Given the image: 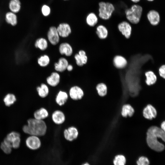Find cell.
<instances>
[{
  "label": "cell",
  "instance_id": "obj_1",
  "mask_svg": "<svg viewBox=\"0 0 165 165\" xmlns=\"http://www.w3.org/2000/svg\"><path fill=\"white\" fill-rule=\"evenodd\" d=\"M160 138L165 141L164 131L156 126H152L149 128L147 132L146 141L151 149L158 152L164 150V145L158 141Z\"/></svg>",
  "mask_w": 165,
  "mask_h": 165
},
{
  "label": "cell",
  "instance_id": "obj_2",
  "mask_svg": "<svg viewBox=\"0 0 165 165\" xmlns=\"http://www.w3.org/2000/svg\"><path fill=\"white\" fill-rule=\"evenodd\" d=\"M27 122V124L23 127V130L25 133L37 136H42L46 134L47 127L43 120L30 119L28 120Z\"/></svg>",
  "mask_w": 165,
  "mask_h": 165
},
{
  "label": "cell",
  "instance_id": "obj_3",
  "mask_svg": "<svg viewBox=\"0 0 165 165\" xmlns=\"http://www.w3.org/2000/svg\"><path fill=\"white\" fill-rule=\"evenodd\" d=\"M143 8L141 6L135 4L125 11L126 17L131 23L138 24L140 21L142 15Z\"/></svg>",
  "mask_w": 165,
  "mask_h": 165
},
{
  "label": "cell",
  "instance_id": "obj_4",
  "mask_svg": "<svg viewBox=\"0 0 165 165\" xmlns=\"http://www.w3.org/2000/svg\"><path fill=\"white\" fill-rule=\"evenodd\" d=\"M99 14L100 18L105 20L109 19L115 10V7L111 3L101 2L99 3Z\"/></svg>",
  "mask_w": 165,
  "mask_h": 165
},
{
  "label": "cell",
  "instance_id": "obj_5",
  "mask_svg": "<svg viewBox=\"0 0 165 165\" xmlns=\"http://www.w3.org/2000/svg\"><path fill=\"white\" fill-rule=\"evenodd\" d=\"M4 139L11 145L13 148L17 149L20 146V135L18 132L14 131L10 132L8 134Z\"/></svg>",
  "mask_w": 165,
  "mask_h": 165
},
{
  "label": "cell",
  "instance_id": "obj_6",
  "mask_svg": "<svg viewBox=\"0 0 165 165\" xmlns=\"http://www.w3.org/2000/svg\"><path fill=\"white\" fill-rule=\"evenodd\" d=\"M119 31L127 38H130L131 34L132 27L128 22L123 21L119 23L117 25Z\"/></svg>",
  "mask_w": 165,
  "mask_h": 165
},
{
  "label": "cell",
  "instance_id": "obj_7",
  "mask_svg": "<svg viewBox=\"0 0 165 165\" xmlns=\"http://www.w3.org/2000/svg\"><path fill=\"white\" fill-rule=\"evenodd\" d=\"M47 36L50 43L53 45H57L60 41V36L56 27H50L48 31Z\"/></svg>",
  "mask_w": 165,
  "mask_h": 165
},
{
  "label": "cell",
  "instance_id": "obj_8",
  "mask_svg": "<svg viewBox=\"0 0 165 165\" xmlns=\"http://www.w3.org/2000/svg\"><path fill=\"white\" fill-rule=\"evenodd\" d=\"M27 146L30 149L35 150L38 149L41 145V142L38 136L31 135L26 140Z\"/></svg>",
  "mask_w": 165,
  "mask_h": 165
},
{
  "label": "cell",
  "instance_id": "obj_9",
  "mask_svg": "<svg viewBox=\"0 0 165 165\" xmlns=\"http://www.w3.org/2000/svg\"><path fill=\"white\" fill-rule=\"evenodd\" d=\"M148 20L150 24L153 26H156L160 22V16L159 13L155 10H150L147 14Z\"/></svg>",
  "mask_w": 165,
  "mask_h": 165
},
{
  "label": "cell",
  "instance_id": "obj_10",
  "mask_svg": "<svg viewBox=\"0 0 165 165\" xmlns=\"http://www.w3.org/2000/svg\"><path fill=\"white\" fill-rule=\"evenodd\" d=\"M57 28L60 36L62 38L68 37L72 32L71 27L67 23H60Z\"/></svg>",
  "mask_w": 165,
  "mask_h": 165
},
{
  "label": "cell",
  "instance_id": "obj_11",
  "mask_svg": "<svg viewBox=\"0 0 165 165\" xmlns=\"http://www.w3.org/2000/svg\"><path fill=\"white\" fill-rule=\"evenodd\" d=\"M69 95L73 100H78L82 98L84 95V92L79 86H74L70 89Z\"/></svg>",
  "mask_w": 165,
  "mask_h": 165
},
{
  "label": "cell",
  "instance_id": "obj_12",
  "mask_svg": "<svg viewBox=\"0 0 165 165\" xmlns=\"http://www.w3.org/2000/svg\"><path fill=\"white\" fill-rule=\"evenodd\" d=\"M64 134L65 138L67 140L72 141L77 138L78 132L75 127H71L65 129L64 131Z\"/></svg>",
  "mask_w": 165,
  "mask_h": 165
},
{
  "label": "cell",
  "instance_id": "obj_13",
  "mask_svg": "<svg viewBox=\"0 0 165 165\" xmlns=\"http://www.w3.org/2000/svg\"><path fill=\"white\" fill-rule=\"evenodd\" d=\"M113 62L115 67L118 69H123L125 68L128 64L126 59L123 56L119 55L114 57Z\"/></svg>",
  "mask_w": 165,
  "mask_h": 165
},
{
  "label": "cell",
  "instance_id": "obj_14",
  "mask_svg": "<svg viewBox=\"0 0 165 165\" xmlns=\"http://www.w3.org/2000/svg\"><path fill=\"white\" fill-rule=\"evenodd\" d=\"M59 51L61 55H64L68 57L71 56L73 52L72 46L69 43L66 42L62 43L60 44Z\"/></svg>",
  "mask_w": 165,
  "mask_h": 165
},
{
  "label": "cell",
  "instance_id": "obj_15",
  "mask_svg": "<svg viewBox=\"0 0 165 165\" xmlns=\"http://www.w3.org/2000/svg\"><path fill=\"white\" fill-rule=\"evenodd\" d=\"M67 59L63 57L59 58L57 62L55 63L54 67L55 70L57 72H62L66 70L68 64Z\"/></svg>",
  "mask_w": 165,
  "mask_h": 165
},
{
  "label": "cell",
  "instance_id": "obj_16",
  "mask_svg": "<svg viewBox=\"0 0 165 165\" xmlns=\"http://www.w3.org/2000/svg\"><path fill=\"white\" fill-rule=\"evenodd\" d=\"M47 83L50 86L55 87L57 86L60 81V75L56 72H52L46 79Z\"/></svg>",
  "mask_w": 165,
  "mask_h": 165
},
{
  "label": "cell",
  "instance_id": "obj_17",
  "mask_svg": "<svg viewBox=\"0 0 165 165\" xmlns=\"http://www.w3.org/2000/svg\"><path fill=\"white\" fill-rule=\"evenodd\" d=\"M143 115L145 118L151 119L156 117L157 112L155 108L152 105H148L144 109Z\"/></svg>",
  "mask_w": 165,
  "mask_h": 165
},
{
  "label": "cell",
  "instance_id": "obj_18",
  "mask_svg": "<svg viewBox=\"0 0 165 165\" xmlns=\"http://www.w3.org/2000/svg\"><path fill=\"white\" fill-rule=\"evenodd\" d=\"M96 33L98 38L100 39L106 38L108 34V31L107 28L102 24L97 26L96 28Z\"/></svg>",
  "mask_w": 165,
  "mask_h": 165
},
{
  "label": "cell",
  "instance_id": "obj_19",
  "mask_svg": "<svg viewBox=\"0 0 165 165\" xmlns=\"http://www.w3.org/2000/svg\"><path fill=\"white\" fill-rule=\"evenodd\" d=\"M52 119L55 123L57 124H61L64 122L65 116L62 112L60 110H56L53 113Z\"/></svg>",
  "mask_w": 165,
  "mask_h": 165
},
{
  "label": "cell",
  "instance_id": "obj_20",
  "mask_svg": "<svg viewBox=\"0 0 165 165\" xmlns=\"http://www.w3.org/2000/svg\"><path fill=\"white\" fill-rule=\"evenodd\" d=\"M146 77L145 82L148 86H150L155 84L157 80V77L154 73L152 71H148L145 72Z\"/></svg>",
  "mask_w": 165,
  "mask_h": 165
},
{
  "label": "cell",
  "instance_id": "obj_21",
  "mask_svg": "<svg viewBox=\"0 0 165 165\" xmlns=\"http://www.w3.org/2000/svg\"><path fill=\"white\" fill-rule=\"evenodd\" d=\"M98 22V18L96 14L94 13H90L86 18V22L87 24L91 27L96 25Z\"/></svg>",
  "mask_w": 165,
  "mask_h": 165
},
{
  "label": "cell",
  "instance_id": "obj_22",
  "mask_svg": "<svg viewBox=\"0 0 165 165\" xmlns=\"http://www.w3.org/2000/svg\"><path fill=\"white\" fill-rule=\"evenodd\" d=\"M68 98L67 93L64 91H60L58 93L56 98L57 103L59 105H64Z\"/></svg>",
  "mask_w": 165,
  "mask_h": 165
},
{
  "label": "cell",
  "instance_id": "obj_23",
  "mask_svg": "<svg viewBox=\"0 0 165 165\" xmlns=\"http://www.w3.org/2000/svg\"><path fill=\"white\" fill-rule=\"evenodd\" d=\"M34 115L35 119L42 120L48 116V112L46 109L42 108L35 112Z\"/></svg>",
  "mask_w": 165,
  "mask_h": 165
},
{
  "label": "cell",
  "instance_id": "obj_24",
  "mask_svg": "<svg viewBox=\"0 0 165 165\" xmlns=\"http://www.w3.org/2000/svg\"><path fill=\"white\" fill-rule=\"evenodd\" d=\"M9 8L11 12L16 13L20 10L21 3L19 0H11L9 4Z\"/></svg>",
  "mask_w": 165,
  "mask_h": 165
},
{
  "label": "cell",
  "instance_id": "obj_25",
  "mask_svg": "<svg viewBox=\"0 0 165 165\" xmlns=\"http://www.w3.org/2000/svg\"><path fill=\"white\" fill-rule=\"evenodd\" d=\"M37 90L38 95L42 98L46 97L49 93V88L47 85L44 83H42L40 86L38 87Z\"/></svg>",
  "mask_w": 165,
  "mask_h": 165
},
{
  "label": "cell",
  "instance_id": "obj_26",
  "mask_svg": "<svg viewBox=\"0 0 165 165\" xmlns=\"http://www.w3.org/2000/svg\"><path fill=\"white\" fill-rule=\"evenodd\" d=\"M96 88L97 93L100 96L103 97L107 94L108 91L107 86L105 83L100 82L98 83Z\"/></svg>",
  "mask_w": 165,
  "mask_h": 165
},
{
  "label": "cell",
  "instance_id": "obj_27",
  "mask_svg": "<svg viewBox=\"0 0 165 165\" xmlns=\"http://www.w3.org/2000/svg\"><path fill=\"white\" fill-rule=\"evenodd\" d=\"M6 20L9 24L12 26L16 25L17 23V16L15 13L12 12L7 13L6 15Z\"/></svg>",
  "mask_w": 165,
  "mask_h": 165
},
{
  "label": "cell",
  "instance_id": "obj_28",
  "mask_svg": "<svg viewBox=\"0 0 165 165\" xmlns=\"http://www.w3.org/2000/svg\"><path fill=\"white\" fill-rule=\"evenodd\" d=\"M134 112V110L133 107L130 105L126 104L124 105L122 108V115L124 117L127 116H132Z\"/></svg>",
  "mask_w": 165,
  "mask_h": 165
},
{
  "label": "cell",
  "instance_id": "obj_29",
  "mask_svg": "<svg viewBox=\"0 0 165 165\" xmlns=\"http://www.w3.org/2000/svg\"><path fill=\"white\" fill-rule=\"evenodd\" d=\"M35 46L42 50H44L47 49L48 43L47 40L43 38H38L36 41Z\"/></svg>",
  "mask_w": 165,
  "mask_h": 165
},
{
  "label": "cell",
  "instance_id": "obj_30",
  "mask_svg": "<svg viewBox=\"0 0 165 165\" xmlns=\"http://www.w3.org/2000/svg\"><path fill=\"white\" fill-rule=\"evenodd\" d=\"M0 148L2 151L5 154H10L13 148L11 145L5 139L0 145Z\"/></svg>",
  "mask_w": 165,
  "mask_h": 165
},
{
  "label": "cell",
  "instance_id": "obj_31",
  "mask_svg": "<svg viewBox=\"0 0 165 165\" xmlns=\"http://www.w3.org/2000/svg\"><path fill=\"white\" fill-rule=\"evenodd\" d=\"M16 100V97L14 94H8L4 97L3 101L6 105L9 107L13 105Z\"/></svg>",
  "mask_w": 165,
  "mask_h": 165
},
{
  "label": "cell",
  "instance_id": "obj_32",
  "mask_svg": "<svg viewBox=\"0 0 165 165\" xmlns=\"http://www.w3.org/2000/svg\"><path fill=\"white\" fill-rule=\"evenodd\" d=\"M50 61V58L47 55H44L41 56L38 60V64L42 67L47 66L49 64Z\"/></svg>",
  "mask_w": 165,
  "mask_h": 165
},
{
  "label": "cell",
  "instance_id": "obj_33",
  "mask_svg": "<svg viewBox=\"0 0 165 165\" xmlns=\"http://www.w3.org/2000/svg\"><path fill=\"white\" fill-rule=\"evenodd\" d=\"M126 162L125 157L122 155H118L116 156L113 161L114 165H125Z\"/></svg>",
  "mask_w": 165,
  "mask_h": 165
},
{
  "label": "cell",
  "instance_id": "obj_34",
  "mask_svg": "<svg viewBox=\"0 0 165 165\" xmlns=\"http://www.w3.org/2000/svg\"><path fill=\"white\" fill-rule=\"evenodd\" d=\"M136 163L137 165H149L150 163L148 158L145 156L139 157Z\"/></svg>",
  "mask_w": 165,
  "mask_h": 165
},
{
  "label": "cell",
  "instance_id": "obj_35",
  "mask_svg": "<svg viewBox=\"0 0 165 165\" xmlns=\"http://www.w3.org/2000/svg\"><path fill=\"white\" fill-rule=\"evenodd\" d=\"M41 11L42 15L47 16L50 15L51 13L50 7L46 5H44L42 7Z\"/></svg>",
  "mask_w": 165,
  "mask_h": 165
},
{
  "label": "cell",
  "instance_id": "obj_36",
  "mask_svg": "<svg viewBox=\"0 0 165 165\" xmlns=\"http://www.w3.org/2000/svg\"><path fill=\"white\" fill-rule=\"evenodd\" d=\"M78 53L81 57L84 65L86 64L87 62L88 57L86 52L84 50H80L79 51Z\"/></svg>",
  "mask_w": 165,
  "mask_h": 165
},
{
  "label": "cell",
  "instance_id": "obj_37",
  "mask_svg": "<svg viewBox=\"0 0 165 165\" xmlns=\"http://www.w3.org/2000/svg\"><path fill=\"white\" fill-rule=\"evenodd\" d=\"M74 58L76 64L78 66L82 67L84 65L82 59L78 53L75 55Z\"/></svg>",
  "mask_w": 165,
  "mask_h": 165
},
{
  "label": "cell",
  "instance_id": "obj_38",
  "mask_svg": "<svg viewBox=\"0 0 165 165\" xmlns=\"http://www.w3.org/2000/svg\"><path fill=\"white\" fill-rule=\"evenodd\" d=\"M158 73L160 77L165 79V64L162 65L160 67Z\"/></svg>",
  "mask_w": 165,
  "mask_h": 165
},
{
  "label": "cell",
  "instance_id": "obj_39",
  "mask_svg": "<svg viewBox=\"0 0 165 165\" xmlns=\"http://www.w3.org/2000/svg\"><path fill=\"white\" fill-rule=\"evenodd\" d=\"M73 69V66L71 64H68L66 70H67L68 71H71Z\"/></svg>",
  "mask_w": 165,
  "mask_h": 165
},
{
  "label": "cell",
  "instance_id": "obj_40",
  "mask_svg": "<svg viewBox=\"0 0 165 165\" xmlns=\"http://www.w3.org/2000/svg\"><path fill=\"white\" fill-rule=\"evenodd\" d=\"M161 129L164 131H165V122L164 121H163L161 124Z\"/></svg>",
  "mask_w": 165,
  "mask_h": 165
},
{
  "label": "cell",
  "instance_id": "obj_41",
  "mask_svg": "<svg viewBox=\"0 0 165 165\" xmlns=\"http://www.w3.org/2000/svg\"><path fill=\"white\" fill-rule=\"evenodd\" d=\"M132 2L136 3L140 1L141 0H130Z\"/></svg>",
  "mask_w": 165,
  "mask_h": 165
},
{
  "label": "cell",
  "instance_id": "obj_42",
  "mask_svg": "<svg viewBox=\"0 0 165 165\" xmlns=\"http://www.w3.org/2000/svg\"><path fill=\"white\" fill-rule=\"evenodd\" d=\"M82 165H90L88 163H84Z\"/></svg>",
  "mask_w": 165,
  "mask_h": 165
},
{
  "label": "cell",
  "instance_id": "obj_43",
  "mask_svg": "<svg viewBox=\"0 0 165 165\" xmlns=\"http://www.w3.org/2000/svg\"><path fill=\"white\" fill-rule=\"evenodd\" d=\"M147 1H149V2H152L154 0H147Z\"/></svg>",
  "mask_w": 165,
  "mask_h": 165
},
{
  "label": "cell",
  "instance_id": "obj_44",
  "mask_svg": "<svg viewBox=\"0 0 165 165\" xmlns=\"http://www.w3.org/2000/svg\"><path fill=\"white\" fill-rule=\"evenodd\" d=\"M64 0L66 1V0Z\"/></svg>",
  "mask_w": 165,
  "mask_h": 165
}]
</instances>
